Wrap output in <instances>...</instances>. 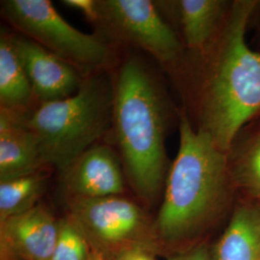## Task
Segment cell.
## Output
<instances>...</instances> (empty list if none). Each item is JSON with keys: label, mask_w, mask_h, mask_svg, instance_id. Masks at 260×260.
Instances as JSON below:
<instances>
[{"label": "cell", "mask_w": 260, "mask_h": 260, "mask_svg": "<svg viewBox=\"0 0 260 260\" xmlns=\"http://www.w3.org/2000/svg\"><path fill=\"white\" fill-rule=\"evenodd\" d=\"M222 0H181L177 12L186 46L200 50L206 47L229 11Z\"/></svg>", "instance_id": "5bb4252c"}, {"label": "cell", "mask_w": 260, "mask_h": 260, "mask_svg": "<svg viewBox=\"0 0 260 260\" xmlns=\"http://www.w3.org/2000/svg\"><path fill=\"white\" fill-rule=\"evenodd\" d=\"M12 40L41 103L64 100L79 90L83 75L75 67L29 38L12 36Z\"/></svg>", "instance_id": "9c48e42d"}, {"label": "cell", "mask_w": 260, "mask_h": 260, "mask_svg": "<svg viewBox=\"0 0 260 260\" xmlns=\"http://www.w3.org/2000/svg\"><path fill=\"white\" fill-rule=\"evenodd\" d=\"M113 123L129 183L152 203L166 171L165 105L149 68L137 57L126 60L115 82Z\"/></svg>", "instance_id": "3957f363"}, {"label": "cell", "mask_w": 260, "mask_h": 260, "mask_svg": "<svg viewBox=\"0 0 260 260\" xmlns=\"http://www.w3.org/2000/svg\"><path fill=\"white\" fill-rule=\"evenodd\" d=\"M46 166L37 142L22 118L0 112V181L37 173Z\"/></svg>", "instance_id": "8fae6325"}, {"label": "cell", "mask_w": 260, "mask_h": 260, "mask_svg": "<svg viewBox=\"0 0 260 260\" xmlns=\"http://www.w3.org/2000/svg\"><path fill=\"white\" fill-rule=\"evenodd\" d=\"M60 175L66 199H95L124 192L121 161L106 145L94 144Z\"/></svg>", "instance_id": "ba28073f"}, {"label": "cell", "mask_w": 260, "mask_h": 260, "mask_svg": "<svg viewBox=\"0 0 260 260\" xmlns=\"http://www.w3.org/2000/svg\"><path fill=\"white\" fill-rule=\"evenodd\" d=\"M68 213L83 232L93 251L105 259L143 250L165 254L155 220L142 206L122 196L68 198Z\"/></svg>", "instance_id": "5b68a950"}, {"label": "cell", "mask_w": 260, "mask_h": 260, "mask_svg": "<svg viewBox=\"0 0 260 260\" xmlns=\"http://www.w3.org/2000/svg\"><path fill=\"white\" fill-rule=\"evenodd\" d=\"M93 249L75 220L66 214L59 219V236L50 260H91Z\"/></svg>", "instance_id": "2e32d148"}, {"label": "cell", "mask_w": 260, "mask_h": 260, "mask_svg": "<svg viewBox=\"0 0 260 260\" xmlns=\"http://www.w3.org/2000/svg\"><path fill=\"white\" fill-rule=\"evenodd\" d=\"M156 256L157 254L150 251L135 250L125 252L115 260H156Z\"/></svg>", "instance_id": "ffe728a7"}, {"label": "cell", "mask_w": 260, "mask_h": 260, "mask_svg": "<svg viewBox=\"0 0 260 260\" xmlns=\"http://www.w3.org/2000/svg\"><path fill=\"white\" fill-rule=\"evenodd\" d=\"M34 91L12 36L0 37V104L1 109L20 116L31 103Z\"/></svg>", "instance_id": "4fadbf2b"}, {"label": "cell", "mask_w": 260, "mask_h": 260, "mask_svg": "<svg viewBox=\"0 0 260 260\" xmlns=\"http://www.w3.org/2000/svg\"><path fill=\"white\" fill-rule=\"evenodd\" d=\"M98 4V21L116 37L142 48L161 63L173 62L179 54V39L151 1L105 0Z\"/></svg>", "instance_id": "52a82bcc"}, {"label": "cell", "mask_w": 260, "mask_h": 260, "mask_svg": "<svg viewBox=\"0 0 260 260\" xmlns=\"http://www.w3.org/2000/svg\"><path fill=\"white\" fill-rule=\"evenodd\" d=\"M214 260H260V209L245 205L234 214L213 252Z\"/></svg>", "instance_id": "7c38bea8"}, {"label": "cell", "mask_w": 260, "mask_h": 260, "mask_svg": "<svg viewBox=\"0 0 260 260\" xmlns=\"http://www.w3.org/2000/svg\"><path fill=\"white\" fill-rule=\"evenodd\" d=\"M91 260H107L105 259L104 257H103V255L101 254V253H99L98 251H93V257H92V259Z\"/></svg>", "instance_id": "7402d4cb"}, {"label": "cell", "mask_w": 260, "mask_h": 260, "mask_svg": "<svg viewBox=\"0 0 260 260\" xmlns=\"http://www.w3.org/2000/svg\"><path fill=\"white\" fill-rule=\"evenodd\" d=\"M59 236V219L43 204L0 223V251L19 260H50Z\"/></svg>", "instance_id": "30bf717a"}, {"label": "cell", "mask_w": 260, "mask_h": 260, "mask_svg": "<svg viewBox=\"0 0 260 260\" xmlns=\"http://www.w3.org/2000/svg\"><path fill=\"white\" fill-rule=\"evenodd\" d=\"M48 177L47 172L41 170L31 175L0 181V223L39 205Z\"/></svg>", "instance_id": "9a60e30c"}, {"label": "cell", "mask_w": 260, "mask_h": 260, "mask_svg": "<svg viewBox=\"0 0 260 260\" xmlns=\"http://www.w3.org/2000/svg\"><path fill=\"white\" fill-rule=\"evenodd\" d=\"M3 13L14 27L75 67L82 75L101 73L110 49L101 39L70 24L47 0H7Z\"/></svg>", "instance_id": "8992f818"}, {"label": "cell", "mask_w": 260, "mask_h": 260, "mask_svg": "<svg viewBox=\"0 0 260 260\" xmlns=\"http://www.w3.org/2000/svg\"><path fill=\"white\" fill-rule=\"evenodd\" d=\"M167 260H214L213 252L209 251L205 245L193 246L184 251L169 253Z\"/></svg>", "instance_id": "ac0fdd59"}, {"label": "cell", "mask_w": 260, "mask_h": 260, "mask_svg": "<svg viewBox=\"0 0 260 260\" xmlns=\"http://www.w3.org/2000/svg\"><path fill=\"white\" fill-rule=\"evenodd\" d=\"M242 182L260 196V129L244 150L238 163Z\"/></svg>", "instance_id": "e0dca14e"}, {"label": "cell", "mask_w": 260, "mask_h": 260, "mask_svg": "<svg viewBox=\"0 0 260 260\" xmlns=\"http://www.w3.org/2000/svg\"><path fill=\"white\" fill-rule=\"evenodd\" d=\"M115 84L104 73L84 79L64 100L41 103L22 122L35 137L45 165L60 174L92 147L113 121Z\"/></svg>", "instance_id": "277c9868"}, {"label": "cell", "mask_w": 260, "mask_h": 260, "mask_svg": "<svg viewBox=\"0 0 260 260\" xmlns=\"http://www.w3.org/2000/svg\"><path fill=\"white\" fill-rule=\"evenodd\" d=\"M257 4L237 0L231 5L202 96L199 128L226 153L243 126L260 112V52L246 37Z\"/></svg>", "instance_id": "7a4b0ae2"}, {"label": "cell", "mask_w": 260, "mask_h": 260, "mask_svg": "<svg viewBox=\"0 0 260 260\" xmlns=\"http://www.w3.org/2000/svg\"><path fill=\"white\" fill-rule=\"evenodd\" d=\"M0 260H19L13 255H10L8 253L4 251H0Z\"/></svg>", "instance_id": "44dd1931"}, {"label": "cell", "mask_w": 260, "mask_h": 260, "mask_svg": "<svg viewBox=\"0 0 260 260\" xmlns=\"http://www.w3.org/2000/svg\"><path fill=\"white\" fill-rule=\"evenodd\" d=\"M228 177V153L180 114L178 151L155 219L166 255L182 251L211 223L223 203Z\"/></svg>", "instance_id": "6da1fadb"}, {"label": "cell", "mask_w": 260, "mask_h": 260, "mask_svg": "<svg viewBox=\"0 0 260 260\" xmlns=\"http://www.w3.org/2000/svg\"><path fill=\"white\" fill-rule=\"evenodd\" d=\"M63 3L73 8L80 11L84 16L90 20H99V4L93 0H65Z\"/></svg>", "instance_id": "d6986e66"}]
</instances>
